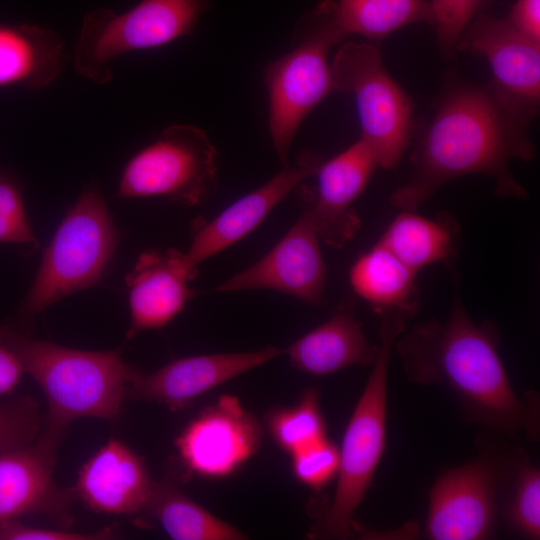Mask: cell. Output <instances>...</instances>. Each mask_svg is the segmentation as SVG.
I'll list each match as a JSON object with an SVG mask.
<instances>
[{
  "label": "cell",
  "instance_id": "obj_21",
  "mask_svg": "<svg viewBox=\"0 0 540 540\" xmlns=\"http://www.w3.org/2000/svg\"><path fill=\"white\" fill-rule=\"evenodd\" d=\"M65 63L64 43L51 29L0 25V88H44L60 75Z\"/></svg>",
  "mask_w": 540,
  "mask_h": 540
},
{
  "label": "cell",
  "instance_id": "obj_2",
  "mask_svg": "<svg viewBox=\"0 0 540 540\" xmlns=\"http://www.w3.org/2000/svg\"><path fill=\"white\" fill-rule=\"evenodd\" d=\"M499 335L490 321L476 324L456 289L445 322L436 319L406 329L394 343L408 380L418 385L445 384L464 418L517 438L539 434L535 397L520 400L497 351Z\"/></svg>",
  "mask_w": 540,
  "mask_h": 540
},
{
  "label": "cell",
  "instance_id": "obj_23",
  "mask_svg": "<svg viewBox=\"0 0 540 540\" xmlns=\"http://www.w3.org/2000/svg\"><path fill=\"white\" fill-rule=\"evenodd\" d=\"M458 232L456 221L449 215L430 219L401 210L378 242L417 273L428 265L448 262L456 252Z\"/></svg>",
  "mask_w": 540,
  "mask_h": 540
},
{
  "label": "cell",
  "instance_id": "obj_1",
  "mask_svg": "<svg viewBox=\"0 0 540 540\" xmlns=\"http://www.w3.org/2000/svg\"><path fill=\"white\" fill-rule=\"evenodd\" d=\"M537 109L493 81L448 85L433 118L417 135L411 156L413 173L392 193L391 204L416 211L444 183L468 174L490 176L503 198L527 197L509 164L513 159L535 157L529 129Z\"/></svg>",
  "mask_w": 540,
  "mask_h": 540
},
{
  "label": "cell",
  "instance_id": "obj_14",
  "mask_svg": "<svg viewBox=\"0 0 540 540\" xmlns=\"http://www.w3.org/2000/svg\"><path fill=\"white\" fill-rule=\"evenodd\" d=\"M378 162L371 147L361 138L344 151L320 164L315 187H299V197L312 210L322 242L343 247L361 227L353 207L366 188Z\"/></svg>",
  "mask_w": 540,
  "mask_h": 540
},
{
  "label": "cell",
  "instance_id": "obj_3",
  "mask_svg": "<svg viewBox=\"0 0 540 540\" xmlns=\"http://www.w3.org/2000/svg\"><path fill=\"white\" fill-rule=\"evenodd\" d=\"M0 344L21 360L25 372L46 398V425L66 431L76 419L115 421L136 368L119 351H86L34 340L7 326L0 327Z\"/></svg>",
  "mask_w": 540,
  "mask_h": 540
},
{
  "label": "cell",
  "instance_id": "obj_7",
  "mask_svg": "<svg viewBox=\"0 0 540 540\" xmlns=\"http://www.w3.org/2000/svg\"><path fill=\"white\" fill-rule=\"evenodd\" d=\"M120 239L97 187L83 191L46 248L25 301V310L39 312L102 278Z\"/></svg>",
  "mask_w": 540,
  "mask_h": 540
},
{
  "label": "cell",
  "instance_id": "obj_20",
  "mask_svg": "<svg viewBox=\"0 0 540 540\" xmlns=\"http://www.w3.org/2000/svg\"><path fill=\"white\" fill-rule=\"evenodd\" d=\"M378 346L371 345L355 317L352 299L341 301L323 324L287 347L286 353L296 369L324 376L353 365H372Z\"/></svg>",
  "mask_w": 540,
  "mask_h": 540
},
{
  "label": "cell",
  "instance_id": "obj_11",
  "mask_svg": "<svg viewBox=\"0 0 540 540\" xmlns=\"http://www.w3.org/2000/svg\"><path fill=\"white\" fill-rule=\"evenodd\" d=\"M65 431L45 425L30 444L0 453V525L29 514H41L57 525L73 523V488L57 486L53 474Z\"/></svg>",
  "mask_w": 540,
  "mask_h": 540
},
{
  "label": "cell",
  "instance_id": "obj_13",
  "mask_svg": "<svg viewBox=\"0 0 540 540\" xmlns=\"http://www.w3.org/2000/svg\"><path fill=\"white\" fill-rule=\"evenodd\" d=\"M261 428L239 400L221 396L194 417L175 439L181 463L204 478H221L252 457L261 443Z\"/></svg>",
  "mask_w": 540,
  "mask_h": 540
},
{
  "label": "cell",
  "instance_id": "obj_28",
  "mask_svg": "<svg viewBox=\"0 0 540 540\" xmlns=\"http://www.w3.org/2000/svg\"><path fill=\"white\" fill-rule=\"evenodd\" d=\"M491 0H431L432 26L435 28L441 53L447 59L465 28L491 5Z\"/></svg>",
  "mask_w": 540,
  "mask_h": 540
},
{
  "label": "cell",
  "instance_id": "obj_10",
  "mask_svg": "<svg viewBox=\"0 0 540 540\" xmlns=\"http://www.w3.org/2000/svg\"><path fill=\"white\" fill-rule=\"evenodd\" d=\"M510 461L492 452L447 469L430 489L424 535L431 540H482L496 530Z\"/></svg>",
  "mask_w": 540,
  "mask_h": 540
},
{
  "label": "cell",
  "instance_id": "obj_35",
  "mask_svg": "<svg viewBox=\"0 0 540 540\" xmlns=\"http://www.w3.org/2000/svg\"><path fill=\"white\" fill-rule=\"evenodd\" d=\"M0 243L37 244L28 221H19L0 212Z\"/></svg>",
  "mask_w": 540,
  "mask_h": 540
},
{
  "label": "cell",
  "instance_id": "obj_31",
  "mask_svg": "<svg viewBox=\"0 0 540 540\" xmlns=\"http://www.w3.org/2000/svg\"><path fill=\"white\" fill-rule=\"evenodd\" d=\"M114 535V529L110 526L93 533H82L70 531L68 528L34 527L18 519L0 525V540H102Z\"/></svg>",
  "mask_w": 540,
  "mask_h": 540
},
{
  "label": "cell",
  "instance_id": "obj_22",
  "mask_svg": "<svg viewBox=\"0 0 540 540\" xmlns=\"http://www.w3.org/2000/svg\"><path fill=\"white\" fill-rule=\"evenodd\" d=\"M416 275L377 242L352 264L349 282L355 294L380 315L399 311L410 318L420 304Z\"/></svg>",
  "mask_w": 540,
  "mask_h": 540
},
{
  "label": "cell",
  "instance_id": "obj_6",
  "mask_svg": "<svg viewBox=\"0 0 540 540\" xmlns=\"http://www.w3.org/2000/svg\"><path fill=\"white\" fill-rule=\"evenodd\" d=\"M209 8L208 0H141L121 14L95 8L84 16L74 44L75 71L96 84H107L115 58L190 35Z\"/></svg>",
  "mask_w": 540,
  "mask_h": 540
},
{
  "label": "cell",
  "instance_id": "obj_26",
  "mask_svg": "<svg viewBox=\"0 0 540 540\" xmlns=\"http://www.w3.org/2000/svg\"><path fill=\"white\" fill-rule=\"evenodd\" d=\"M501 506L511 530L527 539L540 536V471L518 452L503 483Z\"/></svg>",
  "mask_w": 540,
  "mask_h": 540
},
{
  "label": "cell",
  "instance_id": "obj_5",
  "mask_svg": "<svg viewBox=\"0 0 540 540\" xmlns=\"http://www.w3.org/2000/svg\"><path fill=\"white\" fill-rule=\"evenodd\" d=\"M347 36L335 16V1L320 0L298 22L295 46L263 67L269 99L268 125L283 167L305 117L334 89L328 53Z\"/></svg>",
  "mask_w": 540,
  "mask_h": 540
},
{
  "label": "cell",
  "instance_id": "obj_33",
  "mask_svg": "<svg viewBox=\"0 0 540 540\" xmlns=\"http://www.w3.org/2000/svg\"><path fill=\"white\" fill-rule=\"evenodd\" d=\"M24 373V366L18 356L0 344V396L12 393Z\"/></svg>",
  "mask_w": 540,
  "mask_h": 540
},
{
  "label": "cell",
  "instance_id": "obj_30",
  "mask_svg": "<svg viewBox=\"0 0 540 540\" xmlns=\"http://www.w3.org/2000/svg\"><path fill=\"white\" fill-rule=\"evenodd\" d=\"M40 433L35 402L19 397L0 405V453L32 443Z\"/></svg>",
  "mask_w": 540,
  "mask_h": 540
},
{
  "label": "cell",
  "instance_id": "obj_18",
  "mask_svg": "<svg viewBox=\"0 0 540 540\" xmlns=\"http://www.w3.org/2000/svg\"><path fill=\"white\" fill-rule=\"evenodd\" d=\"M455 50L485 57L497 86L538 107L540 43L521 33L508 18L480 14L462 32Z\"/></svg>",
  "mask_w": 540,
  "mask_h": 540
},
{
  "label": "cell",
  "instance_id": "obj_9",
  "mask_svg": "<svg viewBox=\"0 0 540 540\" xmlns=\"http://www.w3.org/2000/svg\"><path fill=\"white\" fill-rule=\"evenodd\" d=\"M216 157L204 130L172 124L128 161L117 196H161L187 206L199 205L217 188Z\"/></svg>",
  "mask_w": 540,
  "mask_h": 540
},
{
  "label": "cell",
  "instance_id": "obj_34",
  "mask_svg": "<svg viewBox=\"0 0 540 540\" xmlns=\"http://www.w3.org/2000/svg\"><path fill=\"white\" fill-rule=\"evenodd\" d=\"M0 212L19 221H28L18 188L3 175H0Z\"/></svg>",
  "mask_w": 540,
  "mask_h": 540
},
{
  "label": "cell",
  "instance_id": "obj_4",
  "mask_svg": "<svg viewBox=\"0 0 540 540\" xmlns=\"http://www.w3.org/2000/svg\"><path fill=\"white\" fill-rule=\"evenodd\" d=\"M377 355L372 372L346 427L337 484L331 505L311 535L347 539L356 531L354 513L362 502L385 451L388 368L394 343L409 319L398 311L382 315Z\"/></svg>",
  "mask_w": 540,
  "mask_h": 540
},
{
  "label": "cell",
  "instance_id": "obj_12",
  "mask_svg": "<svg viewBox=\"0 0 540 540\" xmlns=\"http://www.w3.org/2000/svg\"><path fill=\"white\" fill-rule=\"evenodd\" d=\"M287 233L260 260L215 287L216 292L266 289L302 302L319 305L324 300L326 267L310 205Z\"/></svg>",
  "mask_w": 540,
  "mask_h": 540
},
{
  "label": "cell",
  "instance_id": "obj_19",
  "mask_svg": "<svg viewBox=\"0 0 540 540\" xmlns=\"http://www.w3.org/2000/svg\"><path fill=\"white\" fill-rule=\"evenodd\" d=\"M197 274L198 268L190 267L184 253L176 249L141 253L126 276L131 316L126 338L173 320L191 297L189 282Z\"/></svg>",
  "mask_w": 540,
  "mask_h": 540
},
{
  "label": "cell",
  "instance_id": "obj_16",
  "mask_svg": "<svg viewBox=\"0 0 540 540\" xmlns=\"http://www.w3.org/2000/svg\"><path fill=\"white\" fill-rule=\"evenodd\" d=\"M155 484L143 458L110 438L81 466L73 491L95 513L138 517L145 513Z\"/></svg>",
  "mask_w": 540,
  "mask_h": 540
},
{
  "label": "cell",
  "instance_id": "obj_17",
  "mask_svg": "<svg viewBox=\"0 0 540 540\" xmlns=\"http://www.w3.org/2000/svg\"><path fill=\"white\" fill-rule=\"evenodd\" d=\"M322 160L312 154L302 155L295 166L284 167L257 189L237 199L209 221H197L192 242L184 252L192 268L232 246L256 229L286 196L303 180L315 175Z\"/></svg>",
  "mask_w": 540,
  "mask_h": 540
},
{
  "label": "cell",
  "instance_id": "obj_27",
  "mask_svg": "<svg viewBox=\"0 0 540 540\" xmlns=\"http://www.w3.org/2000/svg\"><path fill=\"white\" fill-rule=\"evenodd\" d=\"M268 426L277 444L291 454L327 437L314 389L306 391L296 405L274 411Z\"/></svg>",
  "mask_w": 540,
  "mask_h": 540
},
{
  "label": "cell",
  "instance_id": "obj_32",
  "mask_svg": "<svg viewBox=\"0 0 540 540\" xmlns=\"http://www.w3.org/2000/svg\"><path fill=\"white\" fill-rule=\"evenodd\" d=\"M508 20L521 33L540 43V0H517Z\"/></svg>",
  "mask_w": 540,
  "mask_h": 540
},
{
  "label": "cell",
  "instance_id": "obj_24",
  "mask_svg": "<svg viewBox=\"0 0 540 540\" xmlns=\"http://www.w3.org/2000/svg\"><path fill=\"white\" fill-rule=\"evenodd\" d=\"M175 540H241L246 536L187 497L169 481L156 482L145 511Z\"/></svg>",
  "mask_w": 540,
  "mask_h": 540
},
{
  "label": "cell",
  "instance_id": "obj_15",
  "mask_svg": "<svg viewBox=\"0 0 540 540\" xmlns=\"http://www.w3.org/2000/svg\"><path fill=\"white\" fill-rule=\"evenodd\" d=\"M282 353L278 348L266 346L255 351L178 358L149 374L137 369L128 395L137 400L164 404L171 411L182 410L214 387Z\"/></svg>",
  "mask_w": 540,
  "mask_h": 540
},
{
  "label": "cell",
  "instance_id": "obj_8",
  "mask_svg": "<svg viewBox=\"0 0 540 540\" xmlns=\"http://www.w3.org/2000/svg\"><path fill=\"white\" fill-rule=\"evenodd\" d=\"M335 91L354 95L360 138L378 165L395 168L413 134V102L387 72L378 46L343 41L330 63Z\"/></svg>",
  "mask_w": 540,
  "mask_h": 540
},
{
  "label": "cell",
  "instance_id": "obj_29",
  "mask_svg": "<svg viewBox=\"0 0 540 540\" xmlns=\"http://www.w3.org/2000/svg\"><path fill=\"white\" fill-rule=\"evenodd\" d=\"M292 455V470L305 486L320 491L338 472L339 449L326 437Z\"/></svg>",
  "mask_w": 540,
  "mask_h": 540
},
{
  "label": "cell",
  "instance_id": "obj_25",
  "mask_svg": "<svg viewBox=\"0 0 540 540\" xmlns=\"http://www.w3.org/2000/svg\"><path fill=\"white\" fill-rule=\"evenodd\" d=\"M335 16L342 32L381 40L392 32L417 22L432 24L427 0H338Z\"/></svg>",
  "mask_w": 540,
  "mask_h": 540
}]
</instances>
